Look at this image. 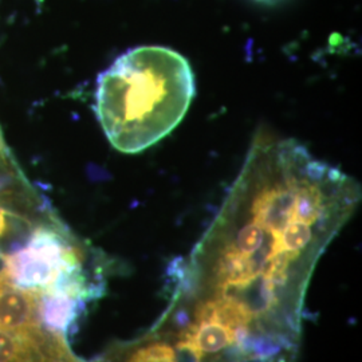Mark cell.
Wrapping results in <instances>:
<instances>
[{
  "label": "cell",
  "mask_w": 362,
  "mask_h": 362,
  "mask_svg": "<svg viewBox=\"0 0 362 362\" xmlns=\"http://www.w3.org/2000/svg\"><path fill=\"white\" fill-rule=\"evenodd\" d=\"M194 94V70L180 52L140 46L100 74L94 110L113 148L136 155L177 128Z\"/></svg>",
  "instance_id": "cell-1"
},
{
  "label": "cell",
  "mask_w": 362,
  "mask_h": 362,
  "mask_svg": "<svg viewBox=\"0 0 362 362\" xmlns=\"http://www.w3.org/2000/svg\"><path fill=\"white\" fill-rule=\"evenodd\" d=\"M1 270L13 285L42 293L83 272L85 250L62 221L50 216L35 224L22 245L1 254Z\"/></svg>",
  "instance_id": "cell-2"
},
{
  "label": "cell",
  "mask_w": 362,
  "mask_h": 362,
  "mask_svg": "<svg viewBox=\"0 0 362 362\" xmlns=\"http://www.w3.org/2000/svg\"><path fill=\"white\" fill-rule=\"evenodd\" d=\"M39 326L38 293L16 287L0 272V329L30 330Z\"/></svg>",
  "instance_id": "cell-3"
},
{
  "label": "cell",
  "mask_w": 362,
  "mask_h": 362,
  "mask_svg": "<svg viewBox=\"0 0 362 362\" xmlns=\"http://www.w3.org/2000/svg\"><path fill=\"white\" fill-rule=\"evenodd\" d=\"M83 308V299L69 296L64 291L47 290L38 293L39 324L52 334L65 338Z\"/></svg>",
  "instance_id": "cell-4"
},
{
  "label": "cell",
  "mask_w": 362,
  "mask_h": 362,
  "mask_svg": "<svg viewBox=\"0 0 362 362\" xmlns=\"http://www.w3.org/2000/svg\"><path fill=\"white\" fill-rule=\"evenodd\" d=\"M192 341L200 351L218 353L233 344V332L219 322H202L196 326Z\"/></svg>",
  "instance_id": "cell-5"
},
{
  "label": "cell",
  "mask_w": 362,
  "mask_h": 362,
  "mask_svg": "<svg viewBox=\"0 0 362 362\" xmlns=\"http://www.w3.org/2000/svg\"><path fill=\"white\" fill-rule=\"evenodd\" d=\"M202 353L192 339H180L175 350V362H202Z\"/></svg>",
  "instance_id": "cell-6"
},
{
  "label": "cell",
  "mask_w": 362,
  "mask_h": 362,
  "mask_svg": "<svg viewBox=\"0 0 362 362\" xmlns=\"http://www.w3.org/2000/svg\"><path fill=\"white\" fill-rule=\"evenodd\" d=\"M173 321H175V324H176L177 327H180L181 330L185 329V327H188V326L191 325L188 313H187V310H184V309H180V310H177L175 313Z\"/></svg>",
  "instance_id": "cell-7"
}]
</instances>
